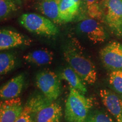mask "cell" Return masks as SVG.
Returning <instances> with one entry per match:
<instances>
[{"label": "cell", "instance_id": "10", "mask_svg": "<svg viewBox=\"0 0 122 122\" xmlns=\"http://www.w3.org/2000/svg\"><path fill=\"white\" fill-rule=\"evenodd\" d=\"M100 95L103 105L117 122H122V107L119 97L114 92L106 89L101 90Z\"/></svg>", "mask_w": 122, "mask_h": 122}, {"label": "cell", "instance_id": "1", "mask_svg": "<svg viewBox=\"0 0 122 122\" xmlns=\"http://www.w3.org/2000/svg\"><path fill=\"white\" fill-rule=\"evenodd\" d=\"M93 106L92 98L85 97L70 86V93L65 105V120L67 122H85Z\"/></svg>", "mask_w": 122, "mask_h": 122}, {"label": "cell", "instance_id": "7", "mask_svg": "<svg viewBox=\"0 0 122 122\" xmlns=\"http://www.w3.org/2000/svg\"><path fill=\"white\" fill-rule=\"evenodd\" d=\"M77 30L94 44L103 42L106 39L104 27L100 21L93 18L83 20L77 24Z\"/></svg>", "mask_w": 122, "mask_h": 122}, {"label": "cell", "instance_id": "22", "mask_svg": "<svg viewBox=\"0 0 122 122\" xmlns=\"http://www.w3.org/2000/svg\"><path fill=\"white\" fill-rule=\"evenodd\" d=\"M85 122H114L109 114L100 110L91 111Z\"/></svg>", "mask_w": 122, "mask_h": 122}, {"label": "cell", "instance_id": "6", "mask_svg": "<svg viewBox=\"0 0 122 122\" xmlns=\"http://www.w3.org/2000/svg\"><path fill=\"white\" fill-rule=\"evenodd\" d=\"M100 57L103 66L111 71L122 70V44L111 42L102 49Z\"/></svg>", "mask_w": 122, "mask_h": 122}, {"label": "cell", "instance_id": "9", "mask_svg": "<svg viewBox=\"0 0 122 122\" xmlns=\"http://www.w3.org/2000/svg\"><path fill=\"white\" fill-rule=\"evenodd\" d=\"M86 7L83 0H60L59 16L62 23L72 22Z\"/></svg>", "mask_w": 122, "mask_h": 122}, {"label": "cell", "instance_id": "20", "mask_svg": "<svg viewBox=\"0 0 122 122\" xmlns=\"http://www.w3.org/2000/svg\"><path fill=\"white\" fill-rule=\"evenodd\" d=\"M15 66V58L10 53H1L0 54V74L4 75L10 72Z\"/></svg>", "mask_w": 122, "mask_h": 122}, {"label": "cell", "instance_id": "3", "mask_svg": "<svg viewBox=\"0 0 122 122\" xmlns=\"http://www.w3.org/2000/svg\"><path fill=\"white\" fill-rule=\"evenodd\" d=\"M19 23L30 32L46 36H52L59 33V30L53 21L47 17L35 13L23 14Z\"/></svg>", "mask_w": 122, "mask_h": 122}, {"label": "cell", "instance_id": "18", "mask_svg": "<svg viewBox=\"0 0 122 122\" xmlns=\"http://www.w3.org/2000/svg\"><path fill=\"white\" fill-rule=\"evenodd\" d=\"M20 0H0L1 20L7 19L12 14L17 11L20 7Z\"/></svg>", "mask_w": 122, "mask_h": 122}, {"label": "cell", "instance_id": "13", "mask_svg": "<svg viewBox=\"0 0 122 122\" xmlns=\"http://www.w3.org/2000/svg\"><path fill=\"white\" fill-rule=\"evenodd\" d=\"M35 122H61L62 108L60 104L53 102L35 115Z\"/></svg>", "mask_w": 122, "mask_h": 122}, {"label": "cell", "instance_id": "4", "mask_svg": "<svg viewBox=\"0 0 122 122\" xmlns=\"http://www.w3.org/2000/svg\"><path fill=\"white\" fill-rule=\"evenodd\" d=\"M103 20L112 32L122 37V0H102Z\"/></svg>", "mask_w": 122, "mask_h": 122}, {"label": "cell", "instance_id": "16", "mask_svg": "<svg viewBox=\"0 0 122 122\" xmlns=\"http://www.w3.org/2000/svg\"><path fill=\"white\" fill-rule=\"evenodd\" d=\"M60 78L66 81L70 86L81 94L85 95L87 92L85 83L71 67H67L63 69L60 74Z\"/></svg>", "mask_w": 122, "mask_h": 122}, {"label": "cell", "instance_id": "12", "mask_svg": "<svg viewBox=\"0 0 122 122\" xmlns=\"http://www.w3.org/2000/svg\"><path fill=\"white\" fill-rule=\"evenodd\" d=\"M25 83L23 74H19L13 77L2 85L0 90L1 100H8L18 97L22 92Z\"/></svg>", "mask_w": 122, "mask_h": 122}, {"label": "cell", "instance_id": "19", "mask_svg": "<svg viewBox=\"0 0 122 122\" xmlns=\"http://www.w3.org/2000/svg\"><path fill=\"white\" fill-rule=\"evenodd\" d=\"M85 5L86 13L90 18L103 22L102 13L98 0H83Z\"/></svg>", "mask_w": 122, "mask_h": 122}, {"label": "cell", "instance_id": "23", "mask_svg": "<svg viewBox=\"0 0 122 122\" xmlns=\"http://www.w3.org/2000/svg\"><path fill=\"white\" fill-rule=\"evenodd\" d=\"M15 122H35L33 120L32 115L28 109L24 107L22 115Z\"/></svg>", "mask_w": 122, "mask_h": 122}, {"label": "cell", "instance_id": "15", "mask_svg": "<svg viewBox=\"0 0 122 122\" xmlns=\"http://www.w3.org/2000/svg\"><path fill=\"white\" fill-rule=\"evenodd\" d=\"M23 58L28 63L37 66H44L52 62L53 53L47 49H41L27 53L23 56Z\"/></svg>", "mask_w": 122, "mask_h": 122}, {"label": "cell", "instance_id": "21", "mask_svg": "<svg viewBox=\"0 0 122 122\" xmlns=\"http://www.w3.org/2000/svg\"><path fill=\"white\" fill-rule=\"evenodd\" d=\"M109 83L114 91L122 94V70L111 71L109 75Z\"/></svg>", "mask_w": 122, "mask_h": 122}, {"label": "cell", "instance_id": "24", "mask_svg": "<svg viewBox=\"0 0 122 122\" xmlns=\"http://www.w3.org/2000/svg\"><path fill=\"white\" fill-rule=\"evenodd\" d=\"M119 99H120V103H121V105H122V94H121V95H120V97H119Z\"/></svg>", "mask_w": 122, "mask_h": 122}, {"label": "cell", "instance_id": "11", "mask_svg": "<svg viewBox=\"0 0 122 122\" xmlns=\"http://www.w3.org/2000/svg\"><path fill=\"white\" fill-rule=\"evenodd\" d=\"M30 41L14 30L2 29L0 31V50H8L22 45H29Z\"/></svg>", "mask_w": 122, "mask_h": 122}, {"label": "cell", "instance_id": "8", "mask_svg": "<svg viewBox=\"0 0 122 122\" xmlns=\"http://www.w3.org/2000/svg\"><path fill=\"white\" fill-rule=\"evenodd\" d=\"M23 110L19 97L2 100L0 105V122H15L22 115Z\"/></svg>", "mask_w": 122, "mask_h": 122}, {"label": "cell", "instance_id": "2", "mask_svg": "<svg viewBox=\"0 0 122 122\" xmlns=\"http://www.w3.org/2000/svg\"><path fill=\"white\" fill-rule=\"evenodd\" d=\"M65 60L85 83L93 84L97 81V71L94 64L79 51L67 46L63 51Z\"/></svg>", "mask_w": 122, "mask_h": 122}, {"label": "cell", "instance_id": "5", "mask_svg": "<svg viewBox=\"0 0 122 122\" xmlns=\"http://www.w3.org/2000/svg\"><path fill=\"white\" fill-rule=\"evenodd\" d=\"M36 83L40 91L50 101L57 100L60 95V80L53 71L45 70L39 72L36 75Z\"/></svg>", "mask_w": 122, "mask_h": 122}, {"label": "cell", "instance_id": "14", "mask_svg": "<svg viewBox=\"0 0 122 122\" xmlns=\"http://www.w3.org/2000/svg\"><path fill=\"white\" fill-rule=\"evenodd\" d=\"M60 0H41L39 5V10L46 17L54 23L61 24L59 16Z\"/></svg>", "mask_w": 122, "mask_h": 122}, {"label": "cell", "instance_id": "17", "mask_svg": "<svg viewBox=\"0 0 122 122\" xmlns=\"http://www.w3.org/2000/svg\"><path fill=\"white\" fill-rule=\"evenodd\" d=\"M53 102L46 98L43 94H38L31 96L24 107L28 109L32 115H36L39 111L49 105Z\"/></svg>", "mask_w": 122, "mask_h": 122}]
</instances>
